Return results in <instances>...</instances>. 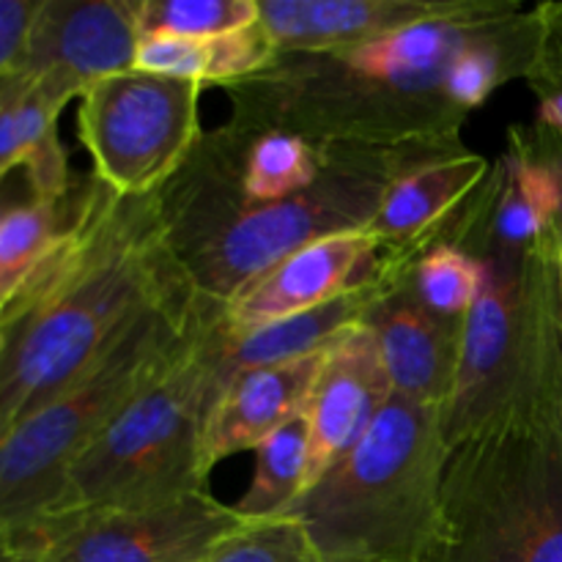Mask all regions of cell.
<instances>
[{
  "mask_svg": "<svg viewBox=\"0 0 562 562\" xmlns=\"http://www.w3.org/2000/svg\"><path fill=\"white\" fill-rule=\"evenodd\" d=\"M327 351L231 376L203 434L206 470L212 472L220 461L241 450H256L269 434L305 412Z\"/></svg>",
  "mask_w": 562,
  "mask_h": 562,
  "instance_id": "cell-16",
  "label": "cell"
},
{
  "mask_svg": "<svg viewBox=\"0 0 562 562\" xmlns=\"http://www.w3.org/2000/svg\"><path fill=\"white\" fill-rule=\"evenodd\" d=\"M203 562H324L294 516L252 521Z\"/></svg>",
  "mask_w": 562,
  "mask_h": 562,
  "instance_id": "cell-25",
  "label": "cell"
},
{
  "mask_svg": "<svg viewBox=\"0 0 562 562\" xmlns=\"http://www.w3.org/2000/svg\"><path fill=\"white\" fill-rule=\"evenodd\" d=\"M412 285L428 311L445 318H464L483 285V263L459 245L437 241L417 256Z\"/></svg>",
  "mask_w": 562,
  "mask_h": 562,
  "instance_id": "cell-23",
  "label": "cell"
},
{
  "mask_svg": "<svg viewBox=\"0 0 562 562\" xmlns=\"http://www.w3.org/2000/svg\"><path fill=\"white\" fill-rule=\"evenodd\" d=\"M431 562H562V409L450 450Z\"/></svg>",
  "mask_w": 562,
  "mask_h": 562,
  "instance_id": "cell-8",
  "label": "cell"
},
{
  "mask_svg": "<svg viewBox=\"0 0 562 562\" xmlns=\"http://www.w3.org/2000/svg\"><path fill=\"white\" fill-rule=\"evenodd\" d=\"M558 241L516 258H477L483 285L464 316L459 373L442 406L448 448L508 423L562 409Z\"/></svg>",
  "mask_w": 562,
  "mask_h": 562,
  "instance_id": "cell-6",
  "label": "cell"
},
{
  "mask_svg": "<svg viewBox=\"0 0 562 562\" xmlns=\"http://www.w3.org/2000/svg\"><path fill=\"white\" fill-rule=\"evenodd\" d=\"M307 461H311V426L305 412H300L258 445L252 481L234 508L250 521L285 516L291 505L305 494Z\"/></svg>",
  "mask_w": 562,
  "mask_h": 562,
  "instance_id": "cell-21",
  "label": "cell"
},
{
  "mask_svg": "<svg viewBox=\"0 0 562 562\" xmlns=\"http://www.w3.org/2000/svg\"><path fill=\"white\" fill-rule=\"evenodd\" d=\"M558 267H560V285H562V228H560V241H558Z\"/></svg>",
  "mask_w": 562,
  "mask_h": 562,
  "instance_id": "cell-30",
  "label": "cell"
},
{
  "mask_svg": "<svg viewBox=\"0 0 562 562\" xmlns=\"http://www.w3.org/2000/svg\"><path fill=\"white\" fill-rule=\"evenodd\" d=\"M33 198L38 195L36 190H33L25 170L20 168V170H11L9 176H3V179H0V223L5 220V214H11L16 206L33 201Z\"/></svg>",
  "mask_w": 562,
  "mask_h": 562,
  "instance_id": "cell-28",
  "label": "cell"
},
{
  "mask_svg": "<svg viewBox=\"0 0 562 562\" xmlns=\"http://www.w3.org/2000/svg\"><path fill=\"white\" fill-rule=\"evenodd\" d=\"M209 492L38 521L36 562H203L250 527Z\"/></svg>",
  "mask_w": 562,
  "mask_h": 562,
  "instance_id": "cell-10",
  "label": "cell"
},
{
  "mask_svg": "<svg viewBox=\"0 0 562 562\" xmlns=\"http://www.w3.org/2000/svg\"><path fill=\"white\" fill-rule=\"evenodd\" d=\"M203 86L130 69L80 97L77 130L93 176L121 195L159 192L201 143Z\"/></svg>",
  "mask_w": 562,
  "mask_h": 562,
  "instance_id": "cell-9",
  "label": "cell"
},
{
  "mask_svg": "<svg viewBox=\"0 0 562 562\" xmlns=\"http://www.w3.org/2000/svg\"><path fill=\"white\" fill-rule=\"evenodd\" d=\"M195 289L162 198L77 181L69 225L0 305V442L58 398L148 307Z\"/></svg>",
  "mask_w": 562,
  "mask_h": 562,
  "instance_id": "cell-1",
  "label": "cell"
},
{
  "mask_svg": "<svg viewBox=\"0 0 562 562\" xmlns=\"http://www.w3.org/2000/svg\"><path fill=\"white\" fill-rule=\"evenodd\" d=\"M409 267L415 263L384 250L371 231L327 236L291 252L236 291L223 305L225 327L234 333L267 327Z\"/></svg>",
  "mask_w": 562,
  "mask_h": 562,
  "instance_id": "cell-12",
  "label": "cell"
},
{
  "mask_svg": "<svg viewBox=\"0 0 562 562\" xmlns=\"http://www.w3.org/2000/svg\"><path fill=\"white\" fill-rule=\"evenodd\" d=\"M42 0H0V80L14 75Z\"/></svg>",
  "mask_w": 562,
  "mask_h": 562,
  "instance_id": "cell-27",
  "label": "cell"
},
{
  "mask_svg": "<svg viewBox=\"0 0 562 562\" xmlns=\"http://www.w3.org/2000/svg\"><path fill=\"white\" fill-rule=\"evenodd\" d=\"M448 456L442 409L393 395L285 516L305 527L324 562H431Z\"/></svg>",
  "mask_w": 562,
  "mask_h": 562,
  "instance_id": "cell-4",
  "label": "cell"
},
{
  "mask_svg": "<svg viewBox=\"0 0 562 562\" xmlns=\"http://www.w3.org/2000/svg\"><path fill=\"white\" fill-rule=\"evenodd\" d=\"M220 302L187 289L143 311L58 398L0 442V527L31 530L58 503L82 450L201 338Z\"/></svg>",
  "mask_w": 562,
  "mask_h": 562,
  "instance_id": "cell-5",
  "label": "cell"
},
{
  "mask_svg": "<svg viewBox=\"0 0 562 562\" xmlns=\"http://www.w3.org/2000/svg\"><path fill=\"white\" fill-rule=\"evenodd\" d=\"M278 55L261 20L239 31L209 38H176V36H146L140 42L135 69L168 75L176 80H190L198 86L245 80L261 71Z\"/></svg>",
  "mask_w": 562,
  "mask_h": 562,
  "instance_id": "cell-20",
  "label": "cell"
},
{
  "mask_svg": "<svg viewBox=\"0 0 562 562\" xmlns=\"http://www.w3.org/2000/svg\"><path fill=\"white\" fill-rule=\"evenodd\" d=\"M140 0H42L16 71L58 104L137 66Z\"/></svg>",
  "mask_w": 562,
  "mask_h": 562,
  "instance_id": "cell-11",
  "label": "cell"
},
{
  "mask_svg": "<svg viewBox=\"0 0 562 562\" xmlns=\"http://www.w3.org/2000/svg\"><path fill=\"white\" fill-rule=\"evenodd\" d=\"M514 11L423 22L340 49L278 53L261 71L223 86L234 108L228 124L311 143L464 148L467 113L448 93L450 69Z\"/></svg>",
  "mask_w": 562,
  "mask_h": 562,
  "instance_id": "cell-2",
  "label": "cell"
},
{
  "mask_svg": "<svg viewBox=\"0 0 562 562\" xmlns=\"http://www.w3.org/2000/svg\"><path fill=\"white\" fill-rule=\"evenodd\" d=\"M322 170L296 195L241 203L228 173L203 143L159 190L170 245L206 300L225 302L291 252L318 239L368 231L395 179L445 154L426 146L318 143Z\"/></svg>",
  "mask_w": 562,
  "mask_h": 562,
  "instance_id": "cell-3",
  "label": "cell"
},
{
  "mask_svg": "<svg viewBox=\"0 0 562 562\" xmlns=\"http://www.w3.org/2000/svg\"><path fill=\"white\" fill-rule=\"evenodd\" d=\"M60 113L64 104L20 71L0 80V179L22 168L38 198H64L75 187L58 137Z\"/></svg>",
  "mask_w": 562,
  "mask_h": 562,
  "instance_id": "cell-19",
  "label": "cell"
},
{
  "mask_svg": "<svg viewBox=\"0 0 562 562\" xmlns=\"http://www.w3.org/2000/svg\"><path fill=\"white\" fill-rule=\"evenodd\" d=\"M362 324L376 338L393 393L442 409L459 373L464 318L428 311L406 269Z\"/></svg>",
  "mask_w": 562,
  "mask_h": 562,
  "instance_id": "cell-15",
  "label": "cell"
},
{
  "mask_svg": "<svg viewBox=\"0 0 562 562\" xmlns=\"http://www.w3.org/2000/svg\"><path fill=\"white\" fill-rule=\"evenodd\" d=\"M514 9V0H258V20L278 53H318L423 22L477 20Z\"/></svg>",
  "mask_w": 562,
  "mask_h": 562,
  "instance_id": "cell-13",
  "label": "cell"
},
{
  "mask_svg": "<svg viewBox=\"0 0 562 562\" xmlns=\"http://www.w3.org/2000/svg\"><path fill=\"white\" fill-rule=\"evenodd\" d=\"M0 562H33V543L25 532H9L0 527Z\"/></svg>",
  "mask_w": 562,
  "mask_h": 562,
  "instance_id": "cell-29",
  "label": "cell"
},
{
  "mask_svg": "<svg viewBox=\"0 0 562 562\" xmlns=\"http://www.w3.org/2000/svg\"><path fill=\"white\" fill-rule=\"evenodd\" d=\"M77 201V181L64 198H33L0 223V305L31 274L69 225Z\"/></svg>",
  "mask_w": 562,
  "mask_h": 562,
  "instance_id": "cell-22",
  "label": "cell"
},
{
  "mask_svg": "<svg viewBox=\"0 0 562 562\" xmlns=\"http://www.w3.org/2000/svg\"><path fill=\"white\" fill-rule=\"evenodd\" d=\"M393 395L376 338L360 324L327 351L305 406L311 426L305 492L366 437Z\"/></svg>",
  "mask_w": 562,
  "mask_h": 562,
  "instance_id": "cell-14",
  "label": "cell"
},
{
  "mask_svg": "<svg viewBox=\"0 0 562 562\" xmlns=\"http://www.w3.org/2000/svg\"><path fill=\"white\" fill-rule=\"evenodd\" d=\"M404 272L357 285V289L346 291V294L335 296V300L324 302V305L313 307V311L280 318V322L267 324V327L234 333V329L225 327L223 318L225 379L333 349L344 335H349L351 329L366 322L368 313L376 307V302L393 289L395 280Z\"/></svg>",
  "mask_w": 562,
  "mask_h": 562,
  "instance_id": "cell-18",
  "label": "cell"
},
{
  "mask_svg": "<svg viewBox=\"0 0 562 562\" xmlns=\"http://www.w3.org/2000/svg\"><path fill=\"white\" fill-rule=\"evenodd\" d=\"M225 382L220 311L190 351L82 450L47 519L209 492L203 434Z\"/></svg>",
  "mask_w": 562,
  "mask_h": 562,
  "instance_id": "cell-7",
  "label": "cell"
},
{
  "mask_svg": "<svg viewBox=\"0 0 562 562\" xmlns=\"http://www.w3.org/2000/svg\"><path fill=\"white\" fill-rule=\"evenodd\" d=\"M252 22H258V0H140L143 38H209Z\"/></svg>",
  "mask_w": 562,
  "mask_h": 562,
  "instance_id": "cell-24",
  "label": "cell"
},
{
  "mask_svg": "<svg viewBox=\"0 0 562 562\" xmlns=\"http://www.w3.org/2000/svg\"><path fill=\"white\" fill-rule=\"evenodd\" d=\"M543 42L530 86L538 93V124L562 137V3H543Z\"/></svg>",
  "mask_w": 562,
  "mask_h": 562,
  "instance_id": "cell-26",
  "label": "cell"
},
{
  "mask_svg": "<svg viewBox=\"0 0 562 562\" xmlns=\"http://www.w3.org/2000/svg\"><path fill=\"white\" fill-rule=\"evenodd\" d=\"M488 173L492 162L467 148L417 165L393 181L368 231L384 250L415 263Z\"/></svg>",
  "mask_w": 562,
  "mask_h": 562,
  "instance_id": "cell-17",
  "label": "cell"
}]
</instances>
